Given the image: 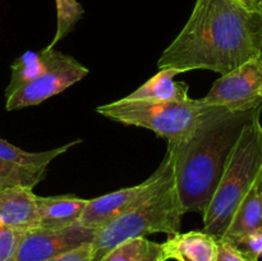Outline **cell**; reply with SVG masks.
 Listing matches in <instances>:
<instances>
[{"instance_id": "24", "label": "cell", "mask_w": 262, "mask_h": 261, "mask_svg": "<svg viewBox=\"0 0 262 261\" xmlns=\"http://www.w3.org/2000/svg\"><path fill=\"white\" fill-rule=\"evenodd\" d=\"M238 2H239L241 4L246 8V9L250 10V12L258 13V14H260V12H258L257 0H238Z\"/></svg>"}, {"instance_id": "25", "label": "cell", "mask_w": 262, "mask_h": 261, "mask_svg": "<svg viewBox=\"0 0 262 261\" xmlns=\"http://www.w3.org/2000/svg\"><path fill=\"white\" fill-rule=\"evenodd\" d=\"M258 187H260V194H261V201H262V171L258 177Z\"/></svg>"}, {"instance_id": "11", "label": "cell", "mask_w": 262, "mask_h": 261, "mask_svg": "<svg viewBox=\"0 0 262 261\" xmlns=\"http://www.w3.org/2000/svg\"><path fill=\"white\" fill-rule=\"evenodd\" d=\"M164 261H217V238L204 230L176 233L161 243Z\"/></svg>"}, {"instance_id": "20", "label": "cell", "mask_w": 262, "mask_h": 261, "mask_svg": "<svg viewBox=\"0 0 262 261\" xmlns=\"http://www.w3.org/2000/svg\"><path fill=\"white\" fill-rule=\"evenodd\" d=\"M22 230L14 229L0 220V261H17Z\"/></svg>"}, {"instance_id": "14", "label": "cell", "mask_w": 262, "mask_h": 261, "mask_svg": "<svg viewBox=\"0 0 262 261\" xmlns=\"http://www.w3.org/2000/svg\"><path fill=\"white\" fill-rule=\"evenodd\" d=\"M253 232H262V201L258 178L238 205L227 230L220 238L234 240Z\"/></svg>"}, {"instance_id": "29", "label": "cell", "mask_w": 262, "mask_h": 261, "mask_svg": "<svg viewBox=\"0 0 262 261\" xmlns=\"http://www.w3.org/2000/svg\"><path fill=\"white\" fill-rule=\"evenodd\" d=\"M261 51H262V50H261Z\"/></svg>"}, {"instance_id": "22", "label": "cell", "mask_w": 262, "mask_h": 261, "mask_svg": "<svg viewBox=\"0 0 262 261\" xmlns=\"http://www.w3.org/2000/svg\"><path fill=\"white\" fill-rule=\"evenodd\" d=\"M217 245H219L217 261H258L257 258L242 252L223 238H217Z\"/></svg>"}, {"instance_id": "15", "label": "cell", "mask_w": 262, "mask_h": 261, "mask_svg": "<svg viewBox=\"0 0 262 261\" xmlns=\"http://www.w3.org/2000/svg\"><path fill=\"white\" fill-rule=\"evenodd\" d=\"M81 142L82 140H76L60 146V147L53 148V150L31 153V151L22 150V148L12 145V143H9L8 141L3 140L0 137V160L17 164V165L28 166V168H48L49 164L54 159L66 154L69 148H72L73 146L78 145Z\"/></svg>"}, {"instance_id": "26", "label": "cell", "mask_w": 262, "mask_h": 261, "mask_svg": "<svg viewBox=\"0 0 262 261\" xmlns=\"http://www.w3.org/2000/svg\"><path fill=\"white\" fill-rule=\"evenodd\" d=\"M257 4H258V12L262 15V0H257Z\"/></svg>"}, {"instance_id": "21", "label": "cell", "mask_w": 262, "mask_h": 261, "mask_svg": "<svg viewBox=\"0 0 262 261\" xmlns=\"http://www.w3.org/2000/svg\"><path fill=\"white\" fill-rule=\"evenodd\" d=\"M225 240V238H223ZM241 250L242 252L252 256L255 258L262 257V232H253L250 234L242 235V237L234 238V240H225Z\"/></svg>"}, {"instance_id": "18", "label": "cell", "mask_w": 262, "mask_h": 261, "mask_svg": "<svg viewBox=\"0 0 262 261\" xmlns=\"http://www.w3.org/2000/svg\"><path fill=\"white\" fill-rule=\"evenodd\" d=\"M48 173V168H28L0 160V184L8 186L35 187L42 181Z\"/></svg>"}, {"instance_id": "19", "label": "cell", "mask_w": 262, "mask_h": 261, "mask_svg": "<svg viewBox=\"0 0 262 261\" xmlns=\"http://www.w3.org/2000/svg\"><path fill=\"white\" fill-rule=\"evenodd\" d=\"M56 3V32L53 41L46 48L54 49L56 44L66 38L81 20L84 10L77 0H55Z\"/></svg>"}, {"instance_id": "7", "label": "cell", "mask_w": 262, "mask_h": 261, "mask_svg": "<svg viewBox=\"0 0 262 261\" xmlns=\"http://www.w3.org/2000/svg\"><path fill=\"white\" fill-rule=\"evenodd\" d=\"M48 67L42 74L13 92L7 99L8 112L33 106L46 101L55 95L61 94L68 87L81 81L89 74V68L71 55L45 48Z\"/></svg>"}, {"instance_id": "23", "label": "cell", "mask_w": 262, "mask_h": 261, "mask_svg": "<svg viewBox=\"0 0 262 261\" xmlns=\"http://www.w3.org/2000/svg\"><path fill=\"white\" fill-rule=\"evenodd\" d=\"M51 261H92L91 243H86L76 250H72L59 257L53 258Z\"/></svg>"}, {"instance_id": "17", "label": "cell", "mask_w": 262, "mask_h": 261, "mask_svg": "<svg viewBox=\"0 0 262 261\" xmlns=\"http://www.w3.org/2000/svg\"><path fill=\"white\" fill-rule=\"evenodd\" d=\"M99 261H164V258L160 243L141 237L120 243Z\"/></svg>"}, {"instance_id": "5", "label": "cell", "mask_w": 262, "mask_h": 261, "mask_svg": "<svg viewBox=\"0 0 262 261\" xmlns=\"http://www.w3.org/2000/svg\"><path fill=\"white\" fill-rule=\"evenodd\" d=\"M206 109L201 99L191 97L183 101L122 99L99 106L96 112L122 124L147 128L174 143L191 135Z\"/></svg>"}, {"instance_id": "27", "label": "cell", "mask_w": 262, "mask_h": 261, "mask_svg": "<svg viewBox=\"0 0 262 261\" xmlns=\"http://www.w3.org/2000/svg\"><path fill=\"white\" fill-rule=\"evenodd\" d=\"M2 188H4V187H3V186H2V184H0V189H2Z\"/></svg>"}, {"instance_id": "12", "label": "cell", "mask_w": 262, "mask_h": 261, "mask_svg": "<svg viewBox=\"0 0 262 261\" xmlns=\"http://www.w3.org/2000/svg\"><path fill=\"white\" fill-rule=\"evenodd\" d=\"M89 200L81 199L74 194L60 196H37L38 219L40 228L60 229L79 224L82 214L86 209Z\"/></svg>"}, {"instance_id": "4", "label": "cell", "mask_w": 262, "mask_h": 261, "mask_svg": "<svg viewBox=\"0 0 262 261\" xmlns=\"http://www.w3.org/2000/svg\"><path fill=\"white\" fill-rule=\"evenodd\" d=\"M183 215L173 177L158 193L95 230L91 242L92 261H99L105 253L128 240L155 233L176 234Z\"/></svg>"}, {"instance_id": "6", "label": "cell", "mask_w": 262, "mask_h": 261, "mask_svg": "<svg viewBox=\"0 0 262 261\" xmlns=\"http://www.w3.org/2000/svg\"><path fill=\"white\" fill-rule=\"evenodd\" d=\"M171 178H173V164L170 156L166 153L160 166L145 182L137 186L118 189L96 199L89 200L79 224L95 230L99 229L110 220L135 209L151 196L158 193Z\"/></svg>"}, {"instance_id": "2", "label": "cell", "mask_w": 262, "mask_h": 261, "mask_svg": "<svg viewBox=\"0 0 262 261\" xmlns=\"http://www.w3.org/2000/svg\"><path fill=\"white\" fill-rule=\"evenodd\" d=\"M261 113L262 105L239 113L207 106L188 137L168 143L166 153L184 214H204L241 133Z\"/></svg>"}, {"instance_id": "13", "label": "cell", "mask_w": 262, "mask_h": 261, "mask_svg": "<svg viewBox=\"0 0 262 261\" xmlns=\"http://www.w3.org/2000/svg\"><path fill=\"white\" fill-rule=\"evenodd\" d=\"M178 72L171 68H163L147 82L128 95L127 100L143 101H183L188 99V86L184 82L174 81Z\"/></svg>"}, {"instance_id": "8", "label": "cell", "mask_w": 262, "mask_h": 261, "mask_svg": "<svg viewBox=\"0 0 262 261\" xmlns=\"http://www.w3.org/2000/svg\"><path fill=\"white\" fill-rule=\"evenodd\" d=\"M206 106H222L233 113L248 112L262 105V60L253 58L214 82L206 96Z\"/></svg>"}, {"instance_id": "3", "label": "cell", "mask_w": 262, "mask_h": 261, "mask_svg": "<svg viewBox=\"0 0 262 261\" xmlns=\"http://www.w3.org/2000/svg\"><path fill=\"white\" fill-rule=\"evenodd\" d=\"M262 171L261 115L241 133L219 184L202 214L204 232L220 238L227 230L238 205Z\"/></svg>"}, {"instance_id": "16", "label": "cell", "mask_w": 262, "mask_h": 261, "mask_svg": "<svg viewBox=\"0 0 262 261\" xmlns=\"http://www.w3.org/2000/svg\"><path fill=\"white\" fill-rule=\"evenodd\" d=\"M46 67H48V55H46L45 49L38 53L37 51H26L22 55L18 56L10 66L12 77H10V82L7 90H5V97L10 96L18 89L37 78L40 74L45 72Z\"/></svg>"}, {"instance_id": "10", "label": "cell", "mask_w": 262, "mask_h": 261, "mask_svg": "<svg viewBox=\"0 0 262 261\" xmlns=\"http://www.w3.org/2000/svg\"><path fill=\"white\" fill-rule=\"evenodd\" d=\"M32 187L8 186L0 189V220L14 229L26 230L38 228L37 194Z\"/></svg>"}, {"instance_id": "28", "label": "cell", "mask_w": 262, "mask_h": 261, "mask_svg": "<svg viewBox=\"0 0 262 261\" xmlns=\"http://www.w3.org/2000/svg\"><path fill=\"white\" fill-rule=\"evenodd\" d=\"M260 58H261V60H262V51H261V55H260Z\"/></svg>"}, {"instance_id": "1", "label": "cell", "mask_w": 262, "mask_h": 261, "mask_svg": "<svg viewBox=\"0 0 262 261\" xmlns=\"http://www.w3.org/2000/svg\"><path fill=\"white\" fill-rule=\"evenodd\" d=\"M262 50V15L238 0H196L188 20L158 61L160 69L225 74Z\"/></svg>"}, {"instance_id": "9", "label": "cell", "mask_w": 262, "mask_h": 261, "mask_svg": "<svg viewBox=\"0 0 262 261\" xmlns=\"http://www.w3.org/2000/svg\"><path fill=\"white\" fill-rule=\"evenodd\" d=\"M95 229L74 224L60 229L33 228L23 232L17 261H51L94 240Z\"/></svg>"}]
</instances>
